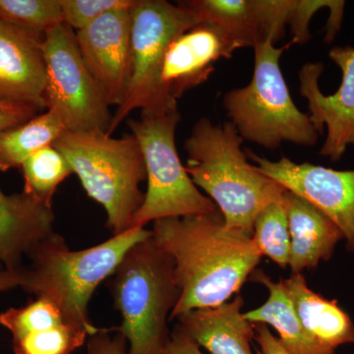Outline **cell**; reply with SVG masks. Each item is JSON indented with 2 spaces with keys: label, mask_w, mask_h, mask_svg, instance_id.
<instances>
[{
  "label": "cell",
  "mask_w": 354,
  "mask_h": 354,
  "mask_svg": "<svg viewBox=\"0 0 354 354\" xmlns=\"http://www.w3.org/2000/svg\"><path fill=\"white\" fill-rule=\"evenodd\" d=\"M152 236L174 261L181 291L169 320L227 302L263 257L253 237L227 227L218 209L153 221Z\"/></svg>",
  "instance_id": "cell-1"
},
{
  "label": "cell",
  "mask_w": 354,
  "mask_h": 354,
  "mask_svg": "<svg viewBox=\"0 0 354 354\" xmlns=\"http://www.w3.org/2000/svg\"><path fill=\"white\" fill-rule=\"evenodd\" d=\"M243 141L230 121L214 124L203 118L184 143V165L195 185L215 203L227 227L253 236L256 216L286 189L247 160Z\"/></svg>",
  "instance_id": "cell-2"
},
{
  "label": "cell",
  "mask_w": 354,
  "mask_h": 354,
  "mask_svg": "<svg viewBox=\"0 0 354 354\" xmlns=\"http://www.w3.org/2000/svg\"><path fill=\"white\" fill-rule=\"evenodd\" d=\"M109 281L127 354H162L171 339L167 322L181 295L174 261L151 234L128 249Z\"/></svg>",
  "instance_id": "cell-3"
},
{
  "label": "cell",
  "mask_w": 354,
  "mask_h": 354,
  "mask_svg": "<svg viewBox=\"0 0 354 354\" xmlns=\"http://www.w3.org/2000/svg\"><path fill=\"white\" fill-rule=\"evenodd\" d=\"M152 230L134 227L83 250H70L64 237L46 242L22 267L21 288L37 297L53 300L71 322L95 327L88 318L91 298L102 281L113 276L128 249L151 236Z\"/></svg>",
  "instance_id": "cell-4"
},
{
  "label": "cell",
  "mask_w": 354,
  "mask_h": 354,
  "mask_svg": "<svg viewBox=\"0 0 354 354\" xmlns=\"http://www.w3.org/2000/svg\"><path fill=\"white\" fill-rule=\"evenodd\" d=\"M53 147L66 158L88 196L102 205L113 235L131 228L145 198L140 184L147 179L136 138L132 134L113 138L106 132L64 130Z\"/></svg>",
  "instance_id": "cell-5"
},
{
  "label": "cell",
  "mask_w": 354,
  "mask_h": 354,
  "mask_svg": "<svg viewBox=\"0 0 354 354\" xmlns=\"http://www.w3.org/2000/svg\"><path fill=\"white\" fill-rule=\"evenodd\" d=\"M292 44L281 48L271 41L256 44L250 83L223 97L230 122L242 139L264 148L278 149L283 142L313 147L319 140L309 114L295 106L279 66L281 55Z\"/></svg>",
  "instance_id": "cell-6"
},
{
  "label": "cell",
  "mask_w": 354,
  "mask_h": 354,
  "mask_svg": "<svg viewBox=\"0 0 354 354\" xmlns=\"http://www.w3.org/2000/svg\"><path fill=\"white\" fill-rule=\"evenodd\" d=\"M180 120L177 108L141 111L138 120H127L143 153L148 183L143 204L135 214L131 227H145L151 221L218 209L195 185L179 158L176 132Z\"/></svg>",
  "instance_id": "cell-7"
},
{
  "label": "cell",
  "mask_w": 354,
  "mask_h": 354,
  "mask_svg": "<svg viewBox=\"0 0 354 354\" xmlns=\"http://www.w3.org/2000/svg\"><path fill=\"white\" fill-rule=\"evenodd\" d=\"M43 51L46 109L67 131L108 133L113 114L84 62L76 32L64 23L51 28L44 34Z\"/></svg>",
  "instance_id": "cell-8"
},
{
  "label": "cell",
  "mask_w": 354,
  "mask_h": 354,
  "mask_svg": "<svg viewBox=\"0 0 354 354\" xmlns=\"http://www.w3.org/2000/svg\"><path fill=\"white\" fill-rule=\"evenodd\" d=\"M131 17V79L124 101L114 111L109 135L133 111H167L158 100V72L165 50L177 35L200 23L183 4L167 0H137Z\"/></svg>",
  "instance_id": "cell-9"
},
{
  "label": "cell",
  "mask_w": 354,
  "mask_h": 354,
  "mask_svg": "<svg viewBox=\"0 0 354 354\" xmlns=\"http://www.w3.org/2000/svg\"><path fill=\"white\" fill-rule=\"evenodd\" d=\"M248 153L265 176L304 198L334 221L346 239V249L354 253V171L297 164L286 157L271 160Z\"/></svg>",
  "instance_id": "cell-10"
},
{
  "label": "cell",
  "mask_w": 354,
  "mask_h": 354,
  "mask_svg": "<svg viewBox=\"0 0 354 354\" xmlns=\"http://www.w3.org/2000/svg\"><path fill=\"white\" fill-rule=\"evenodd\" d=\"M237 50L227 32L213 23H199L177 35L165 50L158 72L162 109L178 108L177 100L206 82L221 58Z\"/></svg>",
  "instance_id": "cell-11"
},
{
  "label": "cell",
  "mask_w": 354,
  "mask_h": 354,
  "mask_svg": "<svg viewBox=\"0 0 354 354\" xmlns=\"http://www.w3.org/2000/svg\"><path fill=\"white\" fill-rule=\"evenodd\" d=\"M329 57L342 72L341 87L330 95H324L319 79L324 65L304 64L299 71L300 95L308 102L309 118L319 134L327 127V138L320 155L339 162L348 146H354V48L335 46Z\"/></svg>",
  "instance_id": "cell-12"
},
{
  "label": "cell",
  "mask_w": 354,
  "mask_h": 354,
  "mask_svg": "<svg viewBox=\"0 0 354 354\" xmlns=\"http://www.w3.org/2000/svg\"><path fill=\"white\" fill-rule=\"evenodd\" d=\"M131 9L104 14L76 32V41L109 106H120L132 74Z\"/></svg>",
  "instance_id": "cell-13"
},
{
  "label": "cell",
  "mask_w": 354,
  "mask_h": 354,
  "mask_svg": "<svg viewBox=\"0 0 354 354\" xmlns=\"http://www.w3.org/2000/svg\"><path fill=\"white\" fill-rule=\"evenodd\" d=\"M0 325L12 335L14 354H73L100 330L71 322L46 297L2 312Z\"/></svg>",
  "instance_id": "cell-14"
},
{
  "label": "cell",
  "mask_w": 354,
  "mask_h": 354,
  "mask_svg": "<svg viewBox=\"0 0 354 354\" xmlns=\"http://www.w3.org/2000/svg\"><path fill=\"white\" fill-rule=\"evenodd\" d=\"M43 38L0 19V102L46 109Z\"/></svg>",
  "instance_id": "cell-15"
},
{
  "label": "cell",
  "mask_w": 354,
  "mask_h": 354,
  "mask_svg": "<svg viewBox=\"0 0 354 354\" xmlns=\"http://www.w3.org/2000/svg\"><path fill=\"white\" fill-rule=\"evenodd\" d=\"M55 221L53 207L24 191L6 195L0 189V265L8 270L22 267L25 257L59 235Z\"/></svg>",
  "instance_id": "cell-16"
},
{
  "label": "cell",
  "mask_w": 354,
  "mask_h": 354,
  "mask_svg": "<svg viewBox=\"0 0 354 354\" xmlns=\"http://www.w3.org/2000/svg\"><path fill=\"white\" fill-rule=\"evenodd\" d=\"M200 23H213L232 39L237 50L276 43L279 16L272 0H189L179 1Z\"/></svg>",
  "instance_id": "cell-17"
},
{
  "label": "cell",
  "mask_w": 354,
  "mask_h": 354,
  "mask_svg": "<svg viewBox=\"0 0 354 354\" xmlns=\"http://www.w3.org/2000/svg\"><path fill=\"white\" fill-rule=\"evenodd\" d=\"M290 235L288 266L292 274L314 269L332 258L344 239L339 228L322 211L304 198L286 189L281 197Z\"/></svg>",
  "instance_id": "cell-18"
},
{
  "label": "cell",
  "mask_w": 354,
  "mask_h": 354,
  "mask_svg": "<svg viewBox=\"0 0 354 354\" xmlns=\"http://www.w3.org/2000/svg\"><path fill=\"white\" fill-rule=\"evenodd\" d=\"M241 295L214 308L192 310L179 316L177 325L195 344L211 354H255V324L242 313Z\"/></svg>",
  "instance_id": "cell-19"
},
{
  "label": "cell",
  "mask_w": 354,
  "mask_h": 354,
  "mask_svg": "<svg viewBox=\"0 0 354 354\" xmlns=\"http://www.w3.org/2000/svg\"><path fill=\"white\" fill-rule=\"evenodd\" d=\"M305 330L314 341L330 351L354 344V324L337 304L310 290L304 274L281 279Z\"/></svg>",
  "instance_id": "cell-20"
},
{
  "label": "cell",
  "mask_w": 354,
  "mask_h": 354,
  "mask_svg": "<svg viewBox=\"0 0 354 354\" xmlns=\"http://www.w3.org/2000/svg\"><path fill=\"white\" fill-rule=\"evenodd\" d=\"M250 278L267 288L269 297L262 306L244 313L249 322L274 328L279 335V341L291 354H335L314 341L305 330L281 281L276 283L262 270H255Z\"/></svg>",
  "instance_id": "cell-21"
},
{
  "label": "cell",
  "mask_w": 354,
  "mask_h": 354,
  "mask_svg": "<svg viewBox=\"0 0 354 354\" xmlns=\"http://www.w3.org/2000/svg\"><path fill=\"white\" fill-rule=\"evenodd\" d=\"M64 130L57 114L46 111L27 122L0 131V171L20 169L32 153L53 145Z\"/></svg>",
  "instance_id": "cell-22"
},
{
  "label": "cell",
  "mask_w": 354,
  "mask_h": 354,
  "mask_svg": "<svg viewBox=\"0 0 354 354\" xmlns=\"http://www.w3.org/2000/svg\"><path fill=\"white\" fill-rule=\"evenodd\" d=\"M20 169L24 176V192L48 207H53L58 186L73 174L66 158L53 145L32 153Z\"/></svg>",
  "instance_id": "cell-23"
},
{
  "label": "cell",
  "mask_w": 354,
  "mask_h": 354,
  "mask_svg": "<svg viewBox=\"0 0 354 354\" xmlns=\"http://www.w3.org/2000/svg\"><path fill=\"white\" fill-rule=\"evenodd\" d=\"M252 237L263 256H267L283 269L288 267L290 235L281 198L268 205L256 216Z\"/></svg>",
  "instance_id": "cell-24"
},
{
  "label": "cell",
  "mask_w": 354,
  "mask_h": 354,
  "mask_svg": "<svg viewBox=\"0 0 354 354\" xmlns=\"http://www.w3.org/2000/svg\"><path fill=\"white\" fill-rule=\"evenodd\" d=\"M0 19L41 36L64 23L60 0H0Z\"/></svg>",
  "instance_id": "cell-25"
},
{
  "label": "cell",
  "mask_w": 354,
  "mask_h": 354,
  "mask_svg": "<svg viewBox=\"0 0 354 354\" xmlns=\"http://www.w3.org/2000/svg\"><path fill=\"white\" fill-rule=\"evenodd\" d=\"M137 0H60L64 23L77 32L97 18L120 9H132Z\"/></svg>",
  "instance_id": "cell-26"
},
{
  "label": "cell",
  "mask_w": 354,
  "mask_h": 354,
  "mask_svg": "<svg viewBox=\"0 0 354 354\" xmlns=\"http://www.w3.org/2000/svg\"><path fill=\"white\" fill-rule=\"evenodd\" d=\"M88 354H127L128 344L118 328L100 329L88 339Z\"/></svg>",
  "instance_id": "cell-27"
},
{
  "label": "cell",
  "mask_w": 354,
  "mask_h": 354,
  "mask_svg": "<svg viewBox=\"0 0 354 354\" xmlns=\"http://www.w3.org/2000/svg\"><path fill=\"white\" fill-rule=\"evenodd\" d=\"M39 109L27 104L0 102V131L27 122L38 115Z\"/></svg>",
  "instance_id": "cell-28"
},
{
  "label": "cell",
  "mask_w": 354,
  "mask_h": 354,
  "mask_svg": "<svg viewBox=\"0 0 354 354\" xmlns=\"http://www.w3.org/2000/svg\"><path fill=\"white\" fill-rule=\"evenodd\" d=\"M162 354H204L201 348L181 330L178 325L171 333V339Z\"/></svg>",
  "instance_id": "cell-29"
},
{
  "label": "cell",
  "mask_w": 354,
  "mask_h": 354,
  "mask_svg": "<svg viewBox=\"0 0 354 354\" xmlns=\"http://www.w3.org/2000/svg\"><path fill=\"white\" fill-rule=\"evenodd\" d=\"M254 339L260 346L262 354H291L283 348L278 337H274L264 324H255Z\"/></svg>",
  "instance_id": "cell-30"
},
{
  "label": "cell",
  "mask_w": 354,
  "mask_h": 354,
  "mask_svg": "<svg viewBox=\"0 0 354 354\" xmlns=\"http://www.w3.org/2000/svg\"><path fill=\"white\" fill-rule=\"evenodd\" d=\"M22 267L19 269H3L0 271V292L21 288L22 285Z\"/></svg>",
  "instance_id": "cell-31"
}]
</instances>
